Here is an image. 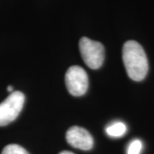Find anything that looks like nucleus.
Returning a JSON list of instances; mask_svg holds the SVG:
<instances>
[{"label":"nucleus","mask_w":154,"mask_h":154,"mask_svg":"<svg viewBox=\"0 0 154 154\" xmlns=\"http://www.w3.org/2000/svg\"><path fill=\"white\" fill-rule=\"evenodd\" d=\"M122 59L127 74L132 80L140 82L148 72V61L143 47L134 40H128L122 48Z\"/></svg>","instance_id":"obj_1"},{"label":"nucleus","mask_w":154,"mask_h":154,"mask_svg":"<svg viewBox=\"0 0 154 154\" xmlns=\"http://www.w3.org/2000/svg\"><path fill=\"white\" fill-rule=\"evenodd\" d=\"M2 154H29L26 149L17 144H11L6 146L2 151Z\"/></svg>","instance_id":"obj_7"},{"label":"nucleus","mask_w":154,"mask_h":154,"mask_svg":"<svg viewBox=\"0 0 154 154\" xmlns=\"http://www.w3.org/2000/svg\"><path fill=\"white\" fill-rule=\"evenodd\" d=\"M7 91L10 92V93H13V87H12V86H8Z\"/></svg>","instance_id":"obj_10"},{"label":"nucleus","mask_w":154,"mask_h":154,"mask_svg":"<svg viewBox=\"0 0 154 154\" xmlns=\"http://www.w3.org/2000/svg\"><path fill=\"white\" fill-rule=\"evenodd\" d=\"M59 154H75L71 152H69V151H63V152H61Z\"/></svg>","instance_id":"obj_9"},{"label":"nucleus","mask_w":154,"mask_h":154,"mask_svg":"<svg viewBox=\"0 0 154 154\" xmlns=\"http://www.w3.org/2000/svg\"><path fill=\"white\" fill-rule=\"evenodd\" d=\"M67 142L75 148L88 151L94 146V138L82 127H71L66 133Z\"/></svg>","instance_id":"obj_5"},{"label":"nucleus","mask_w":154,"mask_h":154,"mask_svg":"<svg viewBox=\"0 0 154 154\" xmlns=\"http://www.w3.org/2000/svg\"><path fill=\"white\" fill-rule=\"evenodd\" d=\"M143 148V143L140 140H133L128 144L127 148V154H140Z\"/></svg>","instance_id":"obj_8"},{"label":"nucleus","mask_w":154,"mask_h":154,"mask_svg":"<svg viewBox=\"0 0 154 154\" xmlns=\"http://www.w3.org/2000/svg\"><path fill=\"white\" fill-rule=\"evenodd\" d=\"M105 132L110 137H122L126 134L127 126L122 122H114L106 127Z\"/></svg>","instance_id":"obj_6"},{"label":"nucleus","mask_w":154,"mask_h":154,"mask_svg":"<svg viewBox=\"0 0 154 154\" xmlns=\"http://www.w3.org/2000/svg\"><path fill=\"white\" fill-rule=\"evenodd\" d=\"M25 102L24 94L16 91L0 104V126H6L15 121L22 111Z\"/></svg>","instance_id":"obj_3"},{"label":"nucleus","mask_w":154,"mask_h":154,"mask_svg":"<svg viewBox=\"0 0 154 154\" xmlns=\"http://www.w3.org/2000/svg\"><path fill=\"white\" fill-rule=\"evenodd\" d=\"M65 83L69 94L73 96H82L88 88V77L85 69L80 66L70 67L65 75Z\"/></svg>","instance_id":"obj_4"},{"label":"nucleus","mask_w":154,"mask_h":154,"mask_svg":"<svg viewBox=\"0 0 154 154\" xmlns=\"http://www.w3.org/2000/svg\"><path fill=\"white\" fill-rule=\"evenodd\" d=\"M79 47L83 60L89 68L97 69L102 66L105 60V47L100 42L83 37L79 42Z\"/></svg>","instance_id":"obj_2"}]
</instances>
